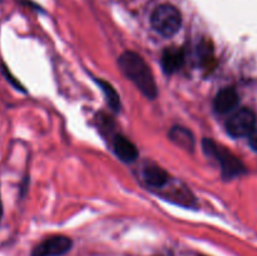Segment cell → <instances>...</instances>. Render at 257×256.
<instances>
[{
	"mask_svg": "<svg viewBox=\"0 0 257 256\" xmlns=\"http://www.w3.org/2000/svg\"><path fill=\"white\" fill-rule=\"evenodd\" d=\"M118 64L123 74L131 82H133V84L142 92L143 95H146L148 99L157 98V83L153 77L152 70L140 54L127 50L118 58Z\"/></svg>",
	"mask_w": 257,
	"mask_h": 256,
	"instance_id": "obj_1",
	"label": "cell"
},
{
	"mask_svg": "<svg viewBox=\"0 0 257 256\" xmlns=\"http://www.w3.org/2000/svg\"><path fill=\"white\" fill-rule=\"evenodd\" d=\"M202 147L206 155L213 157L220 163L222 177L226 180H231V178L237 177V176H241L246 172V168L243 163L241 162V160H238L232 152L226 150L223 146L218 145L215 141L205 138L202 142Z\"/></svg>",
	"mask_w": 257,
	"mask_h": 256,
	"instance_id": "obj_2",
	"label": "cell"
},
{
	"mask_svg": "<svg viewBox=\"0 0 257 256\" xmlns=\"http://www.w3.org/2000/svg\"><path fill=\"white\" fill-rule=\"evenodd\" d=\"M151 25L158 34L170 38L180 30L182 25V15L173 5L161 4L151 15Z\"/></svg>",
	"mask_w": 257,
	"mask_h": 256,
	"instance_id": "obj_3",
	"label": "cell"
},
{
	"mask_svg": "<svg viewBox=\"0 0 257 256\" xmlns=\"http://www.w3.org/2000/svg\"><path fill=\"white\" fill-rule=\"evenodd\" d=\"M256 117L253 112L247 108L238 109L233 113L226 122V130L230 136L235 138L250 137L251 133L255 131Z\"/></svg>",
	"mask_w": 257,
	"mask_h": 256,
	"instance_id": "obj_4",
	"label": "cell"
},
{
	"mask_svg": "<svg viewBox=\"0 0 257 256\" xmlns=\"http://www.w3.org/2000/svg\"><path fill=\"white\" fill-rule=\"evenodd\" d=\"M72 240L67 236L57 235L45 238L33 250L32 256H62L70 250Z\"/></svg>",
	"mask_w": 257,
	"mask_h": 256,
	"instance_id": "obj_5",
	"label": "cell"
},
{
	"mask_svg": "<svg viewBox=\"0 0 257 256\" xmlns=\"http://www.w3.org/2000/svg\"><path fill=\"white\" fill-rule=\"evenodd\" d=\"M161 64L166 74H173L178 72L185 64V52L182 48L171 47L163 50Z\"/></svg>",
	"mask_w": 257,
	"mask_h": 256,
	"instance_id": "obj_6",
	"label": "cell"
},
{
	"mask_svg": "<svg viewBox=\"0 0 257 256\" xmlns=\"http://www.w3.org/2000/svg\"><path fill=\"white\" fill-rule=\"evenodd\" d=\"M238 100L240 98L235 88H223L216 94L213 99V108L220 114H225V113L231 112L238 104Z\"/></svg>",
	"mask_w": 257,
	"mask_h": 256,
	"instance_id": "obj_7",
	"label": "cell"
},
{
	"mask_svg": "<svg viewBox=\"0 0 257 256\" xmlns=\"http://www.w3.org/2000/svg\"><path fill=\"white\" fill-rule=\"evenodd\" d=\"M113 151L123 162H135L138 157L137 147L122 135H117L113 138Z\"/></svg>",
	"mask_w": 257,
	"mask_h": 256,
	"instance_id": "obj_8",
	"label": "cell"
},
{
	"mask_svg": "<svg viewBox=\"0 0 257 256\" xmlns=\"http://www.w3.org/2000/svg\"><path fill=\"white\" fill-rule=\"evenodd\" d=\"M168 137L175 145L183 148V150L193 151V148H195V137H193V133L188 128L175 125L168 132Z\"/></svg>",
	"mask_w": 257,
	"mask_h": 256,
	"instance_id": "obj_9",
	"label": "cell"
},
{
	"mask_svg": "<svg viewBox=\"0 0 257 256\" xmlns=\"http://www.w3.org/2000/svg\"><path fill=\"white\" fill-rule=\"evenodd\" d=\"M143 178L146 183L151 187L161 188L168 183V173L162 167L156 165H150L143 171Z\"/></svg>",
	"mask_w": 257,
	"mask_h": 256,
	"instance_id": "obj_10",
	"label": "cell"
},
{
	"mask_svg": "<svg viewBox=\"0 0 257 256\" xmlns=\"http://www.w3.org/2000/svg\"><path fill=\"white\" fill-rule=\"evenodd\" d=\"M95 82H97V84L99 85V88L102 89V92H103V94H104L108 105H109V107L112 108L114 112H119L120 107H122V103H120L119 94L115 92V89L113 88V85L103 79H95Z\"/></svg>",
	"mask_w": 257,
	"mask_h": 256,
	"instance_id": "obj_11",
	"label": "cell"
},
{
	"mask_svg": "<svg viewBox=\"0 0 257 256\" xmlns=\"http://www.w3.org/2000/svg\"><path fill=\"white\" fill-rule=\"evenodd\" d=\"M198 54H200V59L202 65L211 68L212 63L215 62V55H213V45L211 40L203 39L198 45Z\"/></svg>",
	"mask_w": 257,
	"mask_h": 256,
	"instance_id": "obj_12",
	"label": "cell"
},
{
	"mask_svg": "<svg viewBox=\"0 0 257 256\" xmlns=\"http://www.w3.org/2000/svg\"><path fill=\"white\" fill-rule=\"evenodd\" d=\"M250 146L253 151L257 152V130L253 131L250 135Z\"/></svg>",
	"mask_w": 257,
	"mask_h": 256,
	"instance_id": "obj_13",
	"label": "cell"
},
{
	"mask_svg": "<svg viewBox=\"0 0 257 256\" xmlns=\"http://www.w3.org/2000/svg\"><path fill=\"white\" fill-rule=\"evenodd\" d=\"M3 217V203H2V197H0V220Z\"/></svg>",
	"mask_w": 257,
	"mask_h": 256,
	"instance_id": "obj_14",
	"label": "cell"
}]
</instances>
